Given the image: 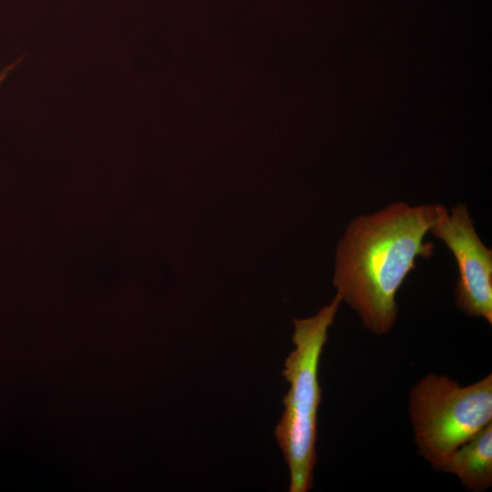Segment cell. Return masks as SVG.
<instances>
[{
    "mask_svg": "<svg viewBox=\"0 0 492 492\" xmlns=\"http://www.w3.org/2000/svg\"><path fill=\"white\" fill-rule=\"evenodd\" d=\"M436 470L456 475L470 491L492 485V423L457 447Z\"/></svg>",
    "mask_w": 492,
    "mask_h": 492,
    "instance_id": "cell-5",
    "label": "cell"
},
{
    "mask_svg": "<svg viewBox=\"0 0 492 492\" xmlns=\"http://www.w3.org/2000/svg\"><path fill=\"white\" fill-rule=\"evenodd\" d=\"M446 210L438 203L395 202L348 225L336 249L333 285L370 332L383 335L395 325L396 293L416 258L432 256L435 245L424 239Z\"/></svg>",
    "mask_w": 492,
    "mask_h": 492,
    "instance_id": "cell-1",
    "label": "cell"
},
{
    "mask_svg": "<svg viewBox=\"0 0 492 492\" xmlns=\"http://www.w3.org/2000/svg\"><path fill=\"white\" fill-rule=\"evenodd\" d=\"M341 298L315 315L294 319L292 343L295 348L287 356L282 375L290 384L283 398L284 410L274 436L290 471V492H307L313 487L317 460V414L322 402L318 370L328 330L333 324Z\"/></svg>",
    "mask_w": 492,
    "mask_h": 492,
    "instance_id": "cell-2",
    "label": "cell"
},
{
    "mask_svg": "<svg viewBox=\"0 0 492 492\" xmlns=\"http://www.w3.org/2000/svg\"><path fill=\"white\" fill-rule=\"evenodd\" d=\"M21 59H22V57L19 58L18 60L15 61L14 63L7 65L5 67H4L0 71V87H1L2 83L4 82V80L6 78V77L8 76V74L15 68V67L16 65L19 64Z\"/></svg>",
    "mask_w": 492,
    "mask_h": 492,
    "instance_id": "cell-6",
    "label": "cell"
},
{
    "mask_svg": "<svg viewBox=\"0 0 492 492\" xmlns=\"http://www.w3.org/2000/svg\"><path fill=\"white\" fill-rule=\"evenodd\" d=\"M409 413L418 452L436 469L492 423V374L461 386L431 373L412 388Z\"/></svg>",
    "mask_w": 492,
    "mask_h": 492,
    "instance_id": "cell-3",
    "label": "cell"
},
{
    "mask_svg": "<svg viewBox=\"0 0 492 492\" xmlns=\"http://www.w3.org/2000/svg\"><path fill=\"white\" fill-rule=\"evenodd\" d=\"M430 231L453 253L458 269L455 289L457 307L466 314L492 323V251L478 237L467 208L446 210Z\"/></svg>",
    "mask_w": 492,
    "mask_h": 492,
    "instance_id": "cell-4",
    "label": "cell"
}]
</instances>
